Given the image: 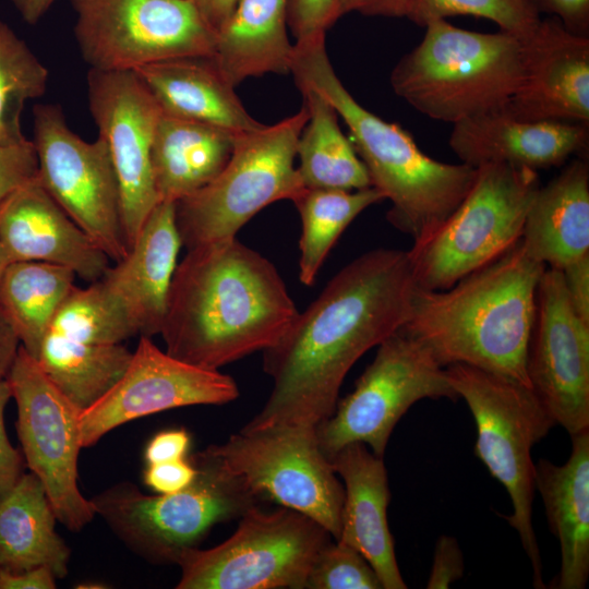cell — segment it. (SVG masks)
I'll list each match as a JSON object with an SVG mask.
<instances>
[{
	"label": "cell",
	"instance_id": "28",
	"mask_svg": "<svg viewBox=\"0 0 589 589\" xmlns=\"http://www.w3.org/2000/svg\"><path fill=\"white\" fill-rule=\"evenodd\" d=\"M287 28L288 0H238L213 58L235 87L249 77L289 74L293 45Z\"/></svg>",
	"mask_w": 589,
	"mask_h": 589
},
{
	"label": "cell",
	"instance_id": "19",
	"mask_svg": "<svg viewBox=\"0 0 589 589\" xmlns=\"http://www.w3.org/2000/svg\"><path fill=\"white\" fill-rule=\"evenodd\" d=\"M520 38L521 81L502 109L520 120L589 125V37L551 17Z\"/></svg>",
	"mask_w": 589,
	"mask_h": 589
},
{
	"label": "cell",
	"instance_id": "39",
	"mask_svg": "<svg viewBox=\"0 0 589 589\" xmlns=\"http://www.w3.org/2000/svg\"><path fill=\"white\" fill-rule=\"evenodd\" d=\"M12 398L7 378L0 381V500H2L24 473L25 460L23 454L12 446L9 441L4 411Z\"/></svg>",
	"mask_w": 589,
	"mask_h": 589
},
{
	"label": "cell",
	"instance_id": "40",
	"mask_svg": "<svg viewBox=\"0 0 589 589\" xmlns=\"http://www.w3.org/2000/svg\"><path fill=\"white\" fill-rule=\"evenodd\" d=\"M464 568V556L457 540L450 536H441L435 543L426 588H448L462 577Z\"/></svg>",
	"mask_w": 589,
	"mask_h": 589
},
{
	"label": "cell",
	"instance_id": "36",
	"mask_svg": "<svg viewBox=\"0 0 589 589\" xmlns=\"http://www.w3.org/2000/svg\"><path fill=\"white\" fill-rule=\"evenodd\" d=\"M383 589L366 558L354 548L330 540L317 553L305 589Z\"/></svg>",
	"mask_w": 589,
	"mask_h": 589
},
{
	"label": "cell",
	"instance_id": "34",
	"mask_svg": "<svg viewBox=\"0 0 589 589\" xmlns=\"http://www.w3.org/2000/svg\"><path fill=\"white\" fill-rule=\"evenodd\" d=\"M49 71L27 44L0 20V145L27 141L21 117L25 104L43 96Z\"/></svg>",
	"mask_w": 589,
	"mask_h": 589
},
{
	"label": "cell",
	"instance_id": "2",
	"mask_svg": "<svg viewBox=\"0 0 589 589\" xmlns=\"http://www.w3.org/2000/svg\"><path fill=\"white\" fill-rule=\"evenodd\" d=\"M298 312L274 264L232 237L187 249L159 334L169 354L219 370L273 346Z\"/></svg>",
	"mask_w": 589,
	"mask_h": 589
},
{
	"label": "cell",
	"instance_id": "23",
	"mask_svg": "<svg viewBox=\"0 0 589 589\" xmlns=\"http://www.w3.org/2000/svg\"><path fill=\"white\" fill-rule=\"evenodd\" d=\"M329 461L345 490L341 528L336 540L354 548L366 558L384 589H406L387 522L390 492L383 457L362 443H351Z\"/></svg>",
	"mask_w": 589,
	"mask_h": 589
},
{
	"label": "cell",
	"instance_id": "25",
	"mask_svg": "<svg viewBox=\"0 0 589 589\" xmlns=\"http://www.w3.org/2000/svg\"><path fill=\"white\" fill-rule=\"evenodd\" d=\"M148 87L161 112L215 125L233 133L264 124L245 110L213 56H189L133 70Z\"/></svg>",
	"mask_w": 589,
	"mask_h": 589
},
{
	"label": "cell",
	"instance_id": "7",
	"mask_svg": "<svg viewBox=\"0 0 589 589\" xmlns=\"http://www.w3.org/2000/svg\"><path fill=\"white\" fill-rule=\"evenodd\" d=\"M477 425L474 455L507 491L513 512L505 520L519 536L532 566V584L545 588L532 525V447L555 425L532 390L501 375L462 363L445 368Z\"/></svg>",
	"mask_w": 589,
	"mask_h": 589
},
{
	"label": "cell",
	"instance_id": "14",
	"mask_svg": "<svg viewBox=\"0 0 589 589\" xmlns=\"http://www.w3.org/2000/svg\"><path fill=\"white\" fill-rule=\"evenodd\" d=\"M38 179L49 195L107 254L111 262L128 251L121 193L103 137L88 142L74 133L56 104L34 107Z\"/></svg>",
	"mask_w": 589,
	"mask_h": 589
},
{
	"label": "cell",
	"instance_id": "41",
	"mask_svg": "<svg viewBox=\"0 0 589 589\" xmlns=\"http://www.w3.org/2000/svg\"><path fill=\"white\" fill-rule=\"evenodd\" d=\"M196 476L189 457L180 460L146 465L144 483L157 494H170L187 488Z\"/></svg>",
	"mask_w": 589,
	"mask_h": 589
},
{
	"label": "cell",
	"instance_id": "38",
	"mask_svg": "<svg viewBox=\"0 0 589 589\" xmlns=\"http://www.w3.org/2000/svg\"><path fill=\"white\" fill-rule=\"evenodd\" d=\"M37 176L38 161L33 141L0 145V206L12 193Z\"/></svg>",
	"mask_w": 589,
	"mask_h": 589
},
{
	"label": "cell",
	"instance_id": "13",
	"mask_svg": "<svg viewBox=\"0 0 589 589\" xmlns=\"http://www.w3.org/2000/svg\"><path fill=\"white\" fill-rule=\"evenodd\" d=\"M74 37L89 69L127 71L214 56L217 34L187 0H70Z\"/></svg>",
	"mask_w": 589,
	"mask_h": 589
},
{
	"label": "cell",
	"instance_id": "6",
	"mask_svg": "<svg viewBox=\"0 0 589 589\" xmlns=\"http://www.w3.org/2000/svg\"><path fill=\"white\" fill-rule=\"evenodd\" d=\"M196 476L183 490L147 495L131 482L91 498L96 515L135 554L154 564H177L217 524L240 518L255 496L205 448L188 456Z\"/></svg>",
	"mask_w": 589,
	"mask_h": 589
},
{
	"label": "cell",
	"instance_id": "22",
	"mask_svg": "<svg viewBox=\"0 0 589 589\" xmlns=\"http://www.w3.org/2000/svg\"><path fill=\"white\" fill-rule=\"evenodd\" d=\"M181 247L176 203L158 202L127 255L99 279L136 335L160 333Z\"/></svg>",
	"mask_w": 589,
	"mask_h": 589
},
{
	"label": "cell",
	"instance_id": "45",
	"mask_svg": "<svg viewBox=\"0 0 589 589\" xmlns=\"http://www.w3.org/2000/svg\"><path fill=\"white\" fill-rule=\"evenodd\" d=\"M409 0H340V15L357 12L368 16L406 17Z\"/></svg>",
	"mask_w": 589,
	"mask_h": 589
},
{
	"label": "cell",
	"instance_id": "16",
	"mask_svg": "<svg viewBox=\"0 0 589 589\" xmlns=\"http://www.w3.org/2000/svg\"><path fill=\"white\" fill-rule=\"evenodd\" d=\"M89 111L109 148L121 193L128 248L159 202L152 169V146L161 109L133 70L87 74Z\"/></svg>",
	"mask_w": 589,
	"mask_h": 589
},
{
	"label": "cell",
	"instance_id": "10",
	"mask_svg": "<svg viewBox=\"0 0 589 589\" xmlns=\"http://www.w3.org/2000/svg\"><path fill=\"white\" fill-rule=\"evenodd\" d=\"M330 534L287 507H250L220 544L184 551L177 589H305L306 578Z\"/></svg>",
	"mask_w": 589,
	"mask_h": 589
},
{
	"label": "cell",
	"instance_id": "33",
	"mask_svg": "<svg viewBox=\"0 0 589 589\" xmlns=\"http://www.w3.org/2000/svg\"><path fill=\"white\" fill-rule=\"evenodd\" d=\"M384 200L373 187L361 190L305 189L294 201L301 219L299 279L315 283L326 256L350 223Z\"/></svg>",
	"mask_w": 589,
	"mask_h": 589
},
{
	"label": "cell",
	"instance_id": "46",
	"mask_svg": "<svg viewBox=\"0 0 589 589\" xmlns=\"http://www.w3.org/2000/svg\"><path fill=\"white\" fill-rule=\"evenodd\" d=\"M58 578L46 566H38L19 574L1 570L0 589H55Z\"/></svg>",
	"mask_w": 589,
	"mask_h": 589
},
{
	"label": "cell",
	"instance_id": "3",
	"mask_svg": "<svg viewBox=\"0 0 589 589\" xmlns=\"http://www.w3.org/2000/svg\"><path fill=\"white\" fill-rule=\"evenodd\" d=\"M545 268L519 240L447 289L417 288L402 329L444 368L462 363L530 388L527 353Z\"/></svg>",
	"mask_w": 589,
	"mask_h": 589
},
{
	"label": "cell",
	"instance_id": "12",
	"mask_svg": "<svg viewBox=\"0 0 589 589\" xmlns=\"http://www.w3.org/2000/svg\"><path fill=\"white\" fill-rule=\"evenodd\" d=\"M376 347L375 358L354 389L316 426L328 459L351 443L368 445L383 457L395 425L413 404L425 398H459L445 368L402 327Z\"/></svg>",
	"mask_w": 589,
	"mask_h": 589
},
{
	"label": "cell",
	"instance_id": "31",
	"mask_svg": "<svg viewBox=\"0 0 589 589\" xmlns=\"http://www.w3.org/2000/svg\"><path fill=\"white\" fill-rule=\"evenodd\" d=\"M71 269L37 261L10 262L0 281V310L20 345L37 358L58 311L75 287Z\"/></svg>",
	"mask_w": 589,
	"mask_h": 589
},
{
	"label": "cell",
	"instance_id": "43",
	"mask_svg": "<svg viewBox=\"0 0 589 589\" xmlns=\"http://www.w3.org/2000/svg\"><path fill=\"white\" fill-rule=\"evenodd\" d=\"M191 436L184 429H170L155 434L144 450L146 465L180 460L188 457Z\"/></svg>",
	"mask_w": 589,
	"mask_h": 589
},
{
	"label": "cell",
	"instance_id": "11",
	"mask_svg": "<svg viewBox=\"0 0 589 589\" xmlns=\"http://www.w3.org/2000/svg\"><path fill=\"white\" fill-rule=\"evenodd\" d=\"M206 449L255 496L306 515L338 539L345 490L315 426L241 429Z\"/></svg>",
	"mask_w": 589,
	"mask_h": 589
},
{
	"label": "cell",
	"instance_id": "26",
	"mask_svg": "<svg viewBox=\"0 0 589 589\" xmlns=\"http://www.w3.org/2000/svg\"><path fill=\"white\" fill-rule=\"evenodd\" d=\"M520 240L531 257L558 271L589 254V164L585 156L539 187Z\"/></svg>",
	"mask_w": 589,
	"mask_h": 589
},
{
	"label": "cell",
	"instance_id": "15",
	"mask_svg": "<svg viewBox=\"0 0 589 589\" xmlns=\"http://www.w3.org/2000/svg\"><path fill=\"white\" fill-rule=\"evenodd\" d=\"M5 378L17 407L15 425L25 465L44 484L58 521L77 532L96 516L77 485L81 411L21 345Z\"/></svg>",
	"mask_w": 589,
	"mask_h": 589
},
{
	"label": "cell",
	"instance_id": "35",
	"mask_svg": "<svg viewBox=\"0 0 589 589\" xmlns=\"http://www.w3.org/2000/svg\"><path fill=\"white\" fill-rule=\"evenodd\" d=\"M456 15L486 19L500 31L519 37L527 35L541 19L529 0H409L406 17L424 27Z\"/></svg>",
	"mask_w": 589,
	"mask_h": 589
},
{
	"label": "cell",
	"instance_id": "47",
	"mask_svg": "<svg viewBox=\"0 0 589 589\" xmlns=\"http://www.w3.org/2000/svg\"><path fill=\"white\" fill-rule=\"evenodd\" d=\"M216 33L229 21L238 0H187Z\"/></svg>",
	"mask_w": 589,
	"mask_h": 589
},
{
	"label": "cell",
	"instance_id": "32",
	"mask_svg": "<svg viewBox=\"0 0 589 589\" xmlns=\"http://www.w3.org/2000/svg\"><path fill=\"white\" fill-rule=\"evenodd\" d=\"M132 354L123 344H93L48 330L36 360L51 383L83 411L115 386Z\"/></svg>",
	"mask_w": 589,
	"mask_h": 589
},
{
	"label": "cell",
	"instance_id": "48",
	"mask_svg": "<svg viewBox=\"0 0 589 589\" xmlns=\"http://www.w3.org/2000/svg\"><path fill=\"white\" fill-rule=\"evenodd\" d=\"M19 347L20 340L0 310V381L7 377Z\"/></svg>",
	"mask_w": 589,
	"mask_h": 589
},
{
	"label": "cell",
	"instance_id": "21",
	"mask_svg": "<svg viewBox=\"0 0 589 589\" xmlns=\"http://www.w3.org/2000/svg\"><path fill=\"white\" fill-rule=\"evenodd\" d=\"M448 143L460 161L473 168L505 164L538 171L587 153L589 125L520 120L497 109L454 123Z\"/></svg>",
	"mask_w": 589,
	"mask_h": 589
},
{
	"label": "cell",
	"instance_id": "29",
	"mask_svg": "<svg viewBox=\"0 0 589 589\" xmlns=\"http://www.w3.org/2000/svg\"><path fill=\"white\" fill-rule=\"evenodd\" d=\"M57 516L38 477L24 472L0 500V569L10 574L46 566L68 575L71 550L56 531Z\"/></svg>",
	"mask_w": 589,
	"mask_h": 589
},
{
	"label": "cell",
	"instance_id": "4",
	"mask_svg": "<svg viewBox=\"0 0 589 589\" xmlns=\"http://www.w3.org/2000/svg\"><path fill=\"white\" fill-rule=\"evenodd\" d=\"M290 73L296 84L320 92L347 124L371 185L390 202L387 220L413 244L429 238L465 199L477 168L433 159L400 125L362 107L334 71L325 34L294 43Z\"/></svg>",
	"mask_w": 589,
	"mask_h": 589
},
{
	"label": "cell",
	"instance_id": "44",
	"mask_svg": "<svg viewBox=\"0 0 589 589\" xmlns=\"http://www.w3.org/2000/svg\"><path fill=\"white\" fill-rule=\"evenodd\" d=\"M561 273L574 311L589 324V254L569 263Z\"/></svg>",
	"mask_w": 589,
	"mask_h": 589
},
{
	"label": "cell",
	"instance_id": "30",
	"mask_svg": "<svg viewBox=\"0 0 589 589\" xmlns=\"http://www.w3.org/2000/svg\"><path fill=\"white\" fill-rule=\"evenodd\" d=\"M297 86L309 112L297 144V169L304 188L353 191L372 187L350 139L339 128L333 105L312 86Z\"/></svg>",
	"mask_w": 589,
	"mask_h": 589
},
{
	"label": "cell",
	"instance_id": "18",
	"mask_svg": "<svg viewBox=\"0 0 589 589\" xmlns=\"http://www.w3.org/2000/svg\"><path fill=\"white\" fill-rule=\"evenodd\" d=\"M239 396L236 381L219 370L204 369L159 349L140 336L130 364L115 386L80 412L83 447L142 417L195 405H224Z\"/></svg>",
	"mask_w": 589,
	"mask_h": 589
},
{
	"label": "cell",
	"instance_id": "42",
	"mask_svg": "<svg viewBox=\"0 0 589 589\" xmlns=\"http://www.w3.org/2000/svg\"><path fill=\"white\" fill-rule=\"evenodd\" d=\"M539 12L551 14L569 32L589 37V0H529Z\"/></svg>",
	"mask_w": 589,
	"mask_h": 589
},
{
	"label": "cell",
	"instance_id": "1",
	"mask_svg": "<svg viewBox=\"0 0 589 589\" xmlns=\"http://www.w3.org/2000/svg\"><path fill=\"white\" fill-rule=\"evenodd\" d=\"M416 289L405 250L374 249L342 267L263 350L272 393L242 429L316 428L329 418L356 361L405 325Z\"/></svg>",
	"mask_w": 589,
	"mask_h": 589
},
{
	"label": "cell",
	"instance_id": "9",
	"mask_svg": "<svg viewBox=\"0 0 589 589\" xmlns=\"http://www.w3.org/2000/svg\"><path fill=\"white\" fill-rule=\"evenodd\" d=\"M538 171L505 164L477 168L469 192L425 240L408 250L416 287L447 289L520 240L540 187Z\"/></svg>",
	"mask_w": 589,
	"mask_h": 589
},
{
	"label": "cell",
	"instance_id": "8",
	"mask_svg": "<svg viewBox=\"0 0 589 589\" xmlns=\"http://www.w3.org/2000/svg\"><path fill=\"white\" fill-rule=\"evenodd\" d=\"M309 119L304 104L294 115L237 133L231 156L206 185L176 202V221L187 249L236 237L260 211L304 190L294 159Z\"/></svg>",
	"mask_w": 589,
	"mask_h": 589
},
{
	"label": "cell",
	"instance_id": "17",
	"mask_svg": "<svg viewBox=\"0 0 589 589\" xmlns=\"http://www.w3.org/2000/svg\"><path fill=\"white\" fill-rule=\"evenodd\" d=\"M527 376L555 424L589 430V324L574 311L561 271L546 267L537 290Z\"/></svg>",
	"mask_w": 589,
	"mask_h": 589
},
{
	"label": "cell",
	"instance_id": "50",
	"mask_svg": "<svg viewBox=\"0 0 589 589\" xmlns=\"http://www.w3.org/2000/svg\"><path fill=\"white\" fill-rule=\"evenodd\" d=\"M10 263L4 250L2 249L1 244H0V281H1V278H2V275H3V272L7 267V265Z\"/></svg>",
	"mask_w": 589,
	"mask_h": 589
},
{
	"label": "cell",
	"instance_id": "24",
	"mask_svg": "<svg viewBox=\"0 0 589 589\" xmlns=\"http://www.w3.org/2000/svg\"><path fill=\"white\" fill-rule=\"evenodd\" d=\"M570 437L566 462L540 458L534 464L536 491L560 543L557 589H584L589 577V430Z\"/></svg>",
	"mask_w": 589,
	"mask_h": 589
},
{
	"label": "cell",
	"instance_id": "37",
	"mask_svg": "<svg viewBox=\"0 0 589 589\" xmlns=\"http://www.w3.org/2000/svg\"><path fill=\"white\" fill-rule=\"evenodd\" d=\"M340 16V0H288V27L296 41L325 34Z\"/></svg>",
	"mask_w": 589,
	"mask_h": 589
},
{
	"label": "cell",
	"instance_id": "5",
	"mask_svg": "<svg viewBox=\"0 0 589 589\" xmlns=\"http://www.w3.org/2000/svg\"><path fill=\"white\" fill-rule=\"evenodd\" d=\"M424 27L422 40L390 73L397 96L422 115L453 124L507 104L522 76L519 36L468 31L446 20Z\"/></svg>",
	"mask_w": 589,
	"mask_h": 589
},
{
	"label": "cell",
	"instance_id": "27",
	"mask_svg": "<svg viewBox=\"0 0 589 589\" xmlns=\"http://www.w3.org/2000/svg\"><path fill=\"white\" fill-rule=\"evenodd\" d=\"M236 134L161 112L152 146L158 201L176 203L211 182L229 160Z\"/></svg>",
	"mask_w": 589,
	"mask_h": 589
},
{
	"label": "cell",
	"instance_id": "20",
	"mask_svg": "<svg viewBox=\"0 0 589 589\" xmlns=\"http://www.w3.org/2000/svg\"><path fill=\"white\" fill-rule=\"evenodd\" d=\"M0 244L10 262L63 266L88 284L101 279L111 265L107 254L49 195L38 177L0 206Z\"/></svg>",
	"mask_w": 589,
	"mask_h": 589
},
{
	"label": "cell",
	"instance_id": "51",
	"mask_svg": "<svg viewBox=\"0 0 589 589\" xmlns=\"http://www.w3.org/2000/svg\"><path fill=\"white\" fill-rule=\"evenodd\" d=\"M0 573H1V569H0Z\"/></svg>",
	"mask_w": 589,
	"mask_h": 589
},
{
	"label": "cell",
	"instance_id": "49",
	"mask_svg": "<svg viewBox=\"0 0 589 589\" xmlns=\"http://www.w3.org/2000/svg\"><path fill=\"white\" fill-rule=\"evenodd\" d=\"M27 24H37L56 0H9Z\"/></svg>",
	"mask_w": 589,
	"mask_h": 589
}]
</instances>
